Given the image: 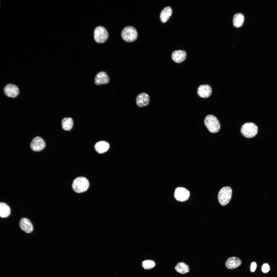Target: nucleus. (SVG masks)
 I'll return each instance as SVG.
<instances>
[{
  "label": "nucleus",
  "instance_id": "f257e3e1",
  "mask_svg": "<svg viewBox=\"0 0 277 277\" xmlns=\"http://www.w3.org/2000/svg\"><path fill=\"white\" fill-rule=\"evenodd\" d=\"M88 180L82 176L77 177L73 181L72 188L74 191L77 193H81L86 191L89 186Z\"/></svg>",
  "mask_w": 277,
  "mask_h": 277
},
{
  "label": "nucleus",
  "instance_id": "f03ea898",
  "mask_svg": "<svg viewBox=\"0 0 277 277\" xmlns=\"http://www.w3.org/2000/svg\"><path fill=\"white\" fill-rule=\"evenodd\" d=\"M204 123L209 131L212 133L218 132L220 125L217 118L212 115H208L205 117Z\"/></svg>",
  "mask_w": 277,
  "mask_h": 277
},
{
  "label": "nucleus",
  "instance_id": "7ed1b4c3",
  "mask_svg": "<svg viewBox=\"0 0 277 277\" xmlns=\"http://www.w3.org/2000/svg\"><path fill=\"white\" fill-rule=\"evenodd\" d=\"M258 130L257 126L255 124L247 122L242 126L240 132L243 136L250 138L254 137L257 133Z\"/></svg>",
  "mask_w": 277,
  "mask_h": 277
},
{
  "label": "nucleus",
  "instance_id": "20e7f679",
  "mask_svg": "<svg viewBox=\"0 0 277 277\" xmlns=\"http://www.w3.org/2000/svg\"><path fill=\"white\" fill-rule=\"evenodd\" d=\"M232 190L229 186L224 187L219 191L218 194V199L219 203L222 206L227 204L232 197Z\"/></svg>",
  "mask_w": 277,
  "mask_h": 277
},
{
  "label": "nucleus",
  "instance_id": "39448f33",
  "mask_svg": "<svg viewBox=\"0 0 277 277\" xmlns=\"http://www.w3.org/2000/svg\"><path fill=\"white\" fill-rule=\"evenodd\" d=\"M121 35L122 39L125 41L131 42L134 41L137 36V32L133 27L127 26L122 30Z\"/></svg>",
  "mask_w": 277,
  "mask_h": 277
},
{
  "label": "nucleus",
  "instance_id": "423d86ee",
  "mask_svg": "<svg viewBox=\"0 0 277 277\" xmlns=\"http://www.w3.org/2000/svg\"><path fill=\"white\" fill-rule=\"evenodd\" d=\"M108 36L107 31L103 26H97L94 30V38L95 41L97 43H104L107 39Z\"/></svg>",
  "mask_w": 277,
  "mask_h": 277
},
{
  "label": "nucleus",
  "instance_id": "0eeeda50",
  "mask_svg": "<svg viewBox=\"0 0 277 277\" xmlns=\"http://www.w3.org/2000/svg\"><path fill=\"white\" fill-rule=\"evenodd\" d=\"M190 196L189 191L182 187H178L175 190L174 196L175 199L180 202H184L187 200Z\"/></svg>",
  "mask_w": 277,
  "mask_h": 277
},
{
  "label": "nucleus",
  "instance_id": "6e6552de",
  "mask_svg": "<svg viewBox=\"0 0 277 277\" xmlns=\"http://www.w3.org/2000/svg\"><path fill=\"white\" fill-rule=\"evenodd\" d=\"M45 146V142L41 137L36 136L33 138L30 144L31 149L34 151L38 152L43 150Z\"/></svg>",
  "mask_w": 277,
  "mask_h": 277
},
{
  "label": "nucleus",
  "instance_id": "1a4fd4ad",
  "mask_svg": "<svg viewBox=\"0 0 277 277\" xmlns=\"http://www.w3.org/2000/svg\"><path fill=\"white\" fill-rule=\"evenodd\" d=\"M110 81L108 76L105 72L103 71L98 72L94 78L95 83L98 85L107 84Z\"/></svg>",
  "mask_w": 277,
  "mask_h": 277
},
{
  "label": "nucleus",
  "instance_id": "9d476101",
  "mask_svg": "<svg viewBox=\"0 0 277 277\" xmlns=\"http://www.w3.org/2000/svg\"><path fill=\"white\" fill-rule=\"evenodd\" d=\"M4 92L7 96L11 98L16 97L19 93V89L15 85L12 84H8L4 87Z\"/></svg>",
  "mask_w": 277,
  "mask_h": 277
},
{
  "label": "nucleus",
  "instance_id": "9b49d317",
  "mask_svg": "<svg viewBox=\"0 0 277 277\" xmlns=\"http://www.w3.org/2000/svg\"><path fill=\"white\" fill-rule=\"evenodd\" d=\"M212 89L211 87L208 84L200 85L197 89V94L200 97L205 98L209 97L211 94Z\"/></svg>",
  "mask_w": 277,
  "mask_h": 277
},
{
  "label": "nucleus",
  "instance_id": "f8f14e48",
  "mask_svg": "<svg viewBox=\"0 0 277 277\" xmlns=\"http://www.w3.org/2000/svg\"><path fill=\"white\" fill-rule=\"evenodd\" d=\"M150 97L149 95L144 92L141 93L137 96L136 103L137 105L140 107L146 106L150 102Z\"/></svg>",
  "mask_w": 277,
  "mask_h": 277
},
{
  "label": "nucleus",
  "instance_id": "ddd939ff",
  "mask_svg": "<svg viewBox=\"0 0 277 277\" xmlns=\"http://www.w3.org/2000/svg\"><path fill=\"white\" fill-rule=\"evenodd\" d=\"M20 229L25 232L27 233L32 232L33 230V225L30 221L26 218L21 219L19 222Z\"/></svg>",
  "mask_w": 277,
  "mask_h": 277
},
{
  "label": "nucleus",
  "instance_id": "4468645a",
  "mask_svg": "<svg viewBox=\"0 0 277 277\" xmlns=\"http://www.w3.org/2000/svg\"><path fill=\"white\" fill-rule=\"evenodd\" d=\"M186 57V54L183 50H177L173 51L171 55L173 61L176 63H180L184 61Z\"/></svg>",
  "mask_w": 277,
  "mask_h": 277
},
{
  "label": "nucleus",
  "instance_id": "2eb2a0df",
  "mask_svg": "<svg viewBox=\"0 0 277 277\" xmlns=\"http://www.w3.org/2000/svg\"><path fill=\"white\" fill-rule=\"evenodd\" d=\"M242 263L241 260L236 257H232L228 258L225 262V265L228 269H232L236 268L240 265Z\"/></svg>",
  "mask_w": 277,
  "mask_h": 277
},
{
  "label": "nucleus",
  "instance_id": "dca6fc26",
  "mask_svg": "<svg viewBox=\"0 0 277 277\" xmlns=\"http://www.w3.org/2000/svg\"><path fill=\"white\" fill-rule=\"evenodd\" d=\"M109 147V144L104 141H101L97 142L94 146L96 151L100 154L106 152Z\"/></svg>",
  "mask_w": 277,
  "mask_h": 277
},
{
  "label": "nucleus",
  "instance_id": "f3484780",
  "mask_svg": "<svg viewBox=\"0 0 277 277\" xmlns=\"http://www.w3.org/2000/svg\"><path fill=\"white\" fill-rule=\"evenodd\" d=\"M172 14V10L169 6L165 7L161 12L160 18L161 22L165 23L167 21Z\"/></svg>",
  "mask_w": 277,
  "mask_h": 277
},
{
  "label": "nucleus",
  "instance_id": "a211bd4d",
  "mask_svg": "<svg viewBox=\"0 0 277 277\" xmlns=\"http://www.w3.org/2000/svg\"><path fill=\"white\" fill-rule=\"evenodd\" d=\"M11 213V209L9 206L5 203H0V216L2 218L8 217Z\"/></svg>",
  "mask_w": 277,
  "mask_h": 277
},
{
  "label": "nucleus",
  "instance_id": "6ab92c4d",
  "mask_svg": "<svg viewBox=\"0 0 277 277\" xmlns=\"http://www.w3.org/2000/svg\"><path fill=\"white\" fill-rule=\"evenodd\" d=\"M244 17L243 14L241 13H238L235 14L233 18V24L234 26L236 27H241L244 21Z\"/></svg>",
  "mask_w": 277,
  "mask_h": 277
},
{
  "label": "nucleus",
  "instance_id": "aec40b11",
  "mask_svg": "<svg viewBox=\"0 0 277 277\" xmlns=\"http://www.w3.org/2000/svg\"><path fill=\"white\" fill-rule=\"evenodd\" d=\"M176 271L181 274H185L188 272L189 270L188 266L183 262H180L175 266Z\"/></svg>",
  "mask_w": 277,
  "mask_h": 277
},
{
  "label": "nucleus",
  "instance_id": "412c9836",
  "mask_svg": "<svg viewBox=\"0 0 277 277\" xmlns=\"http://www.w3.org/2000/svg\"><path fill=\"white\" fill-rule=\"evenodd\" d=\"M73 119L70 117H65L62 121L63 129L65 131H70L73 126Z\"/></svg>",
  "mask_w": 277,
  "mask_h": 277
},
{
  "label": "nucleus",
  "instance_id": "4be33fe9",
  "mask_svg": "<svg viewBox=\"0 0 277 277\" xmlns=\"http://www.w3.org/2000/svg\"><path fill=\"white\" fill-rule=\"evenodd\" d=\"M155 262L151 260H146L143 261L142 265L145 269L149 270L153 268L155 265Z\"/></svg>",
  "mask_w": 277,
  "mask_h": 277
},
{
  "label": "nucleus",
  "instance_id": "5701e85b",
  "mask_svg": "<svg viewBox=\"0 0 277 277\" xmlns=\"http://www.w3.org/2000/svg\"><path fill=\"white\" fill-rule=\"evenodd\" d=\"M270 269V266L267 263L263 264L262 267V272L264 273L267 272L269 271Z\"/></svg>",
  "mask_w": 277,
  "mask_h": 277
},
{
  "label": "nucleus",
  "instance_id": "b1692460",
  "mask_svg": "<svg viewBox=\"0 0 277 277\" xmlns=\"http://www.w3.org/2000/svg\"><path fill=\"white\" fill-rule=\"evenodd\" d=\"M256 267V264L255 262H252L251 263L250 268L251 271L252 272H254L255 270Z\"/></svg>",
  "mask_w": 277,
  "mask_h": 277
}]
</instances>
